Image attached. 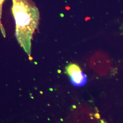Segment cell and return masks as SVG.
Instances as JSON below:
<instances>
[{
	"label": "cell",
	"mask_w": 123,
	"mask_h": 123,
	"mask_svg": "<svg viewBox=\"0 0 123 123\" xmlns=\"http://www.w3.org/2000/svg\"><path fill=\"white\" fill-rule=\"evenodd\" d=\"M12 3L16 37L19 44L30 57L31 40L38 24L39 12L31 0H12Z\"/></svg>",
	"instance_id": "cell-1"
},
{
	"label": "cell",
	"mask_w": 123,
	"mask_h": 123,
	"mask_svg": "<svg viewBox=\"0 0 123 123\" xmlns=\"http://www.w3.org/2000/svg\"><path fill=\"white\" fill-rule=\"evenodd\" d=\"M70 78L72 84L75 86H82L85 85L87 81L86 75L82 72L75 73Z\"/></svg>",
	"instance_id": "cell-2"
},
{
	"label": "cell",
	"mask_w": 123,
	"mask_h": 123,
	"mask_svg": "<svg viewBox=\"0 0 123 123\" xmlns=\"http://www.w3.org/2000/svg\"><path fill=\"white\" fill-rule=\"evenodd\" d=\"M67 74L71 77L74 73L78 72H81L80 67L78 64L71 63L66 67Z\"/></svg>",
	"instance_id": "cell-3"
},
{
	"label": "cell",
	"mask_w": 123,
	"mask_h": 123,
	"mask_svg": "<svg viewBox=\"0 0 123 123\" xmlns=\"http://www.w3.org/2000/svg\"><path fill=\"white\" fill-rule=\"evenodd\" d=\"M5 0H0V30L1 31V32L3 34V36L6 37V33L4 29L3 26L2 25L1 23V14H2V5L4 1Z\"/></svg>",
	"instance_id": "cell-4"
}]
</instances>
